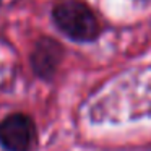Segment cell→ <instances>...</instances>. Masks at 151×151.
I'll return each instance as SVG.
<instances>
[{
    "mask_svg": "<svg viewBox=\"0 0 151 151\" xmlns=\"http://www.w3.org/2000/svg\"><path fill=\"white\" fill-rule=\"evenodd\" d=\"M52 18L59 29L73 41L89 42L99 36V23L93 10L78 0H67L55 5Z\"/></svg>",
    "mask_w": 151,
    "mask_h": 151,
    "instance_id": "obj_1",
    "label": "cell"
},
{
    "mask_svg": "<svg viewBox=\"0 0 151 151\" xmlns=\"http://www.w3.org/2000/svg\"><path fill=\"white\" fill-rule=\"evenodd\" d=\"M36 143V127L26 114H10L0 122V145L7 151H31Z\"/></svg>",
    "mask_w": 151,
    "mask_h": 151,
    "instance_id": "obj_2",
    "label": "cell"
},
{
    "mask_svg": "<svg viewBox=\"0 0 151 151\" xmlns=\"http://www.w3.org/2000/svg\"><path fill=\"white\" fill-rule=\"evenodd\" d=\"M62 57L63 49L57 41L50 37H41L31 52V65L41 78H50L55 73Z\"/></svg>",
    "mask_w": 151,
    "mask_h": 151,
    "instance_id": "obj_3",
    "label": "cell"
}]
</instances>
